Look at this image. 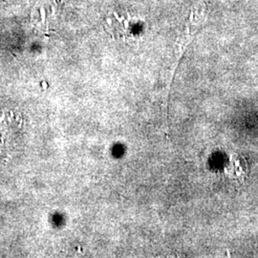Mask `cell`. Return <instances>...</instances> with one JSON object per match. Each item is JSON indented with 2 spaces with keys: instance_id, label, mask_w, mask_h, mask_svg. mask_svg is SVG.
<instances>
[{
  "instance_id": "1",
  "label": "cell",
  "mask_w": 258,
  "mask_h": 258,
  "mask_svg": "<svg viewBox=\"0 0 258 258\" xmlns=\"http://www.w3.org/2000/svg\"><path fill=\"white\" fill-rule=\"evenodd\" d=\"M23 132V119L16 113H0V154L9 155L20 144Z\"/></svg>"
}]
</instances>
